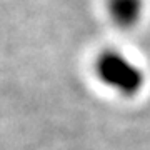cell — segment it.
<instances>
[{"label":"cell","mask_w":150,"mask_h":150,"mask_svg":"<svg viewBox=\"0 0 150 150\" xmlns=\"http://www.w3.org/2000/svg\"><path fill=\"white\" fill-rule=\"evenodd\" d=\"M97 72L102 82L122 92H135L142 82L140 70L120 54H107L98 59Z\"/></svg>","instance_id":"1"},{"label":"cell","mask_w":150,"mask_h":150,"mask_svg":"<svg viewBox=\"0 0 150 150\" xmlns=\"http://www.w3.org/2000/svg\"><path fill=\"white\" fill-rule=\"evenodd\" d=\"M142 2L140 0H110V13L120 25H132L139 20Z\"/></svg>","instance_id":"2"}]
</instances>
